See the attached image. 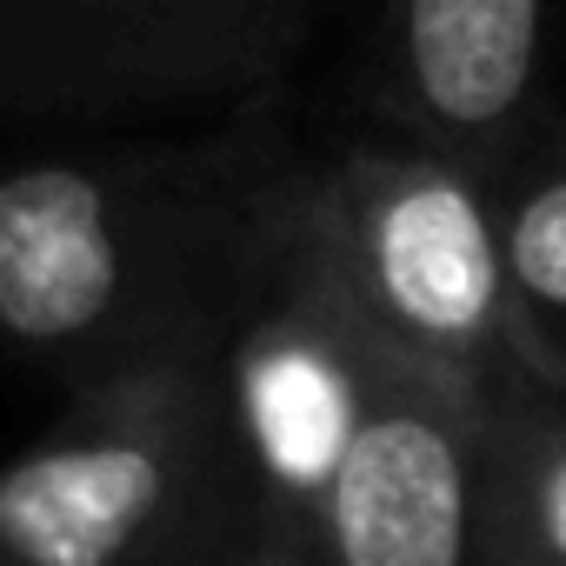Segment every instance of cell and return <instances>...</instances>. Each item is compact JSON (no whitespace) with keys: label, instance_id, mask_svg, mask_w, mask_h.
Returning a JSON list of instances; mask_svg holds the SVG:
<instances>
[{"label":"cell","instance_id":"9c48e42d","mask_svg":"<svg viewBox=\"0 0 566 566\" xmlns=\"http://www.w3.org/2000/svg\"><path fill=\"white\" fill-rule=\"evenodd\" d=\"M486 187L500 213L513 301L533 321V334L566 360V134L539 120Z\"/></svg>","mask_w":566,"mask_h":566},{"label":"cell","instance_id":"6da1fadb","mask_svg":"<svg viewBox=\"0 0 566 566\" xmlns=\"http://www.w3.org/2000/svg\"><path fill=\"white\" fill-rule=\"evenodd\" d=\"M294 160L273 101L187 140H94L0 160V347L61 374L200 347L273 174Z\"/></svg>","mask_w":566,"mask_h":566},{"label":"cell","instance_id":"3957f363","mask_svg":"<svg viewBox=\"0 0 566 566\" xmlns=\"http://www.w3.org/2000/svg\"><path fill=\"white\" fill-rule=\"evenodd\" d=\"M253 506L200 347L87 380L74 407L0 460L8 566H200Z\"/></svg>","mask_w":566,"mask_h":566},{"label":"cell","instance_id":"52a82bcc","mask_svg":"<svg viewBox=\"0 0 566 566\" xmlns=\"http://www.w3.org/2000/svg\"><path fill=\"white\" fill-rule=\"evenodd\" d=\"M546 21L553 0H380L367 94L387 140L493 180L546 120Z\"/></svg>","mask_w":566,"mask_h":566},{"label":"cell","instance_id":"8992f818","mask_svg":"<svg viewBox=\"0 0 566 566\" xmlns=\"http://www.w3.org/2000/svg\"><path fill=\"white\" fill-rule=\"evenodd\" d=\"M307 553L314 566H486V394L387 354Z\"/></svg>","mask_w":566,"mask_h":566},{"label":"cell","instance_id":"7a4b0ae2","mask_svg":"<svg viewBox=\"0 0 566 566\" xmlns=\"http://www.w3.org/2000/svg\"><path fill=\"white\" fill-rule=\"evenodd\" d=\"M287 200L307 253L394 360L486 400L506 387L566 394V360L513 301L493 187L473 167L400 140H347L301 154Z\"/></svg>","mask_w":566,"mask_h":566},{"label":"cell","instance_id":"ba28073f","mask_svg":"<svg viewBox=\"0 0 566 566\" xmlns=\"http://www.w3.org/2000/svg\"><path fill=\"white\" fill-rule=\"evenodd\" d=\"M486 566H566V394L486 400Z\"/></svg>","mask_w":566,"mask_h":566},{"label":"cell","instance_id":"5b68a950","mask_svg":"<svg viewBox=\"0 0 566 566\" xmlns=\"http://www.w3.org/2000/svg\"><path fill=\"white\" fill-rule=\"evenodd\" d=\"M321 0H0V127L273 101Z\"/></svg>","mask_w":566,"mask_h":566},{"label":"cell","instance_id":"277c9868","mask_svg":"<svg viewBox=\"0 0 566 566\" xmlns=\"http://www.w3.org/2000/svg\"><path fill=\"white\" fill-rule=\"evenodd\" d=\"M294 160L273 174L247 220L200 354L253 513H266L273 539L307 546L327 486L374 407L387 347L354 321V307L340 301V287L321 273L294 227Z\"/></svg>","mask_w":566,"mask_h":566},{"label":"cell","instance_id":"8fae6325","mask_svg":"<svg viewBox=\"0 0 566 566\" xmlns=\"http://www.w3.org/2000/svg\"><path fill=\"white\" fill-rule=\"evenodd\" d=\"M0 566H8V559H0Z\"/></svg>","mask_w":566,"mask_h":566},{"label":"cell","instance_id":"30bf717a","mask_svg":"<svg viewBox=\"0 0 566 566\" xmlns=\"http://www.w3.org/2000/svg\"><path fill=\"white\" fill-rule=\"evenodd\" d=\"M240 566H314V553H307V546H294V539H273V533H266Z\"/></svg>","mask_w":566,"mask_h":566}]
</instances>
